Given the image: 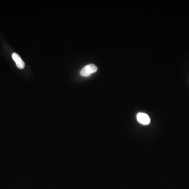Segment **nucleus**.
I'll return each mask as SVG.
<instances>
[{
	"label": "nucleus",
	"instance_id": "obj_1",
	"mask_svg": "<svg viewBox=\"0 0 189 189\" xmlns=\"http://www.w3.org/2000/svg\"><path fill=\"white\" fill-rule=\"evenodd\" d=\"M97 67L94 64H89L84 67L81 71V75L84 77H87L97 71Z\"/></svg>",
	"mask_w": 189,
	"mask_h": 189
},
{
	"label": "nucleus",
	"instance_id": "obj_2",
	"mask_svg": "<svg viewBox=\"0 0 189 189\" xmlns=\"http://www.w3.org/2000/svg\"><path fill=\"white\" fill-rule=\"evenodd\" d=\"M139 123L142 124L147 125L150 123V119L147 114L144 113H139L136 116Z\"/></svg>",
	"mask_w": 189,
	"mask_h": 189
},
{
	"label": "nucleus",
	"instance_id": "obj_3",
	"mask_svg": "<svg viewBox=\"0 0 189 189\" xmlns=\"http://www.w3.org/2000/svg\"><path fill=\"white\" fill-rule=\"evenodd\" d=\"M12 58L16 63V65L17 66L18 68L19 69H23L24 68L25 63L23 60H22L21 57L19 56V55L16 52L13 53L12 55Z\"/></svg>",
	"mask_w": 189,
	"mask_h": 189
}]
</instances>
